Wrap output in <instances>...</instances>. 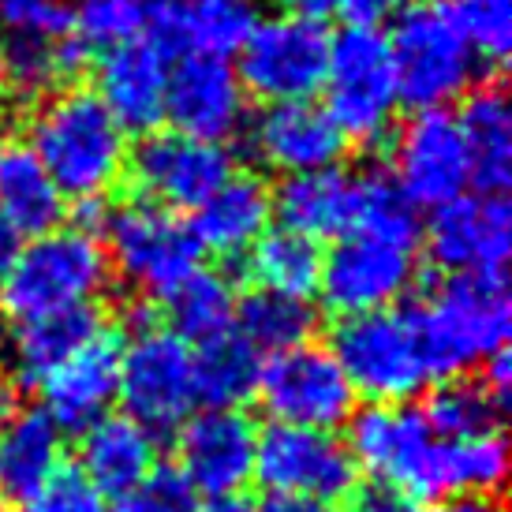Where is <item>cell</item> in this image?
I'll return each mask as SVG.
<instances>
[{
  "label": "cell",
  "mask_w": 512,
  "mask_h": 512,
  "mask_svg": "<svg viewBox=\"0 0 512 512\" xmlns=\"http://www.w3.org/2000/svg\"><path fill=\"white\" fill-rule=\"evenodd\" d=\"M30 150L64 199H105L128 172V131L86 86H60L30 116Z\"/></svg>",
  "instance_id": "obj_1"
},
{
  "label": "cell",
  "mask_w": 512,
  "mask_h": 512,
  "mask_svg": "<svg viewBox=\"0 0 512 512\" xmlns=\"http://www.w3.org/2000/svg\"><path fill=\"white\" fill-rule=\"evenodd\" d=\"M434 378H460L498 356L512 329L505 273H449L412 307Z\"/></svg>",
  "instance_id": "obj_2"
},
{
  "label": "cell",
  "mask_w": 512,
  "mask_h": 512,
  "mask_svg": "<svg viewBox=\"0 0 512 512\" xmlns=\"http://www.w3.org/2000/svg\"><path fill=\"white\" fill-rule=\"evenodd\" d=\"M109 273V255L94 232L57 225L15 251L12 270L0 281V311L23 322L64 307H90L109 288Z\"/></svg>",
  "instance_id": "obj_3"
},
{
  "label": "cell",
  "mask_w": 512,
  "mask_h": 512,
  "mask_svg": "<svg viewBox=\"0 0 512 512\" xmlns=\"http://www.w3.org/2000/svg\"><path fill=\"white\" fill-rule=\"evenodd\" d=\"M385 42L400 101L412 109H445L464 98L479 75V57L456 27L449 0H404Z\"/></svg>",
  "instance_id": "obj_4"
},
{
  "label": "cell",
  "mask_w": 512,
  "mask_h": 512,
  "mask_svg": "<svg viewBox=\"0 0 512 512\" xmlns=\"http://www.w3.org/2000/svg\"><path fill=\"white\" fill-rule=\"evenodd\" d=\"M329 352L348 374L356 397H367L370 404H408L430 382H438L412 307H385L341 318Z\"/></svg>",
  "instance_id": "obj_5"
},
{
  "label": "cell",
  "mask_w": 512,
  "mask_h": 512,
  "mask_svg": "<svg viewBox=\"0 0 512 512\" xmlns=\"http://www.w3.org/2000/svg\"><path fill=\"white\" fill-rule=\"evenodd\" d=\"M326 113L348 139L378 143L393 128L400 105L397 72L389 42L378 27H348L329 38L326 64Z\"/></svg>",
  "instance_id": "obj_6"
},
{
  "label": "cell",
  "mask_w": 512,
  "mask_h": 512,
  "mask_svg": "<svg viewBox=\"0 0 512 512\" xmlns=\"http://www.w3.org/2000/svg\"><path fill=\"white\" fill-rule=\"evenodd\" d=\"M109 266L143 296L165 299L184 277L202 266V243L180 214L157 202L113 206L105 217Z\"/></svg>",
  "instance_id": "obj_7"
},
{
  "label": "cell",
  "mask_w": 512,
  "mask_h": 512,
  "mask_svg": "<svg viewBox=\"0 0 512 512\" xmlns=\"http://www.w3.org/2000/svg\"><path fill=\"white\" fill-rule=\"evenodd\" d=\"M116 400H124V415L150 434L176 430L199 404L191 344L154 322L135 326L128 344H120Z\"/></svg>",
  "instance_id": "obj_8"
},
{
  "label": "cell",
  "mask_w": 512,
  "mask_h": 512,
  "mask_svg": "<svg viewBox=\"0 0 512 512\" xmlns=\"http://www.w3.org/2000/svg\"><path fill=\"white\" fill-rule=\"evenodd\" d=\"M348 453L374 479L404 486L412 498H445V438L430 430L423 408L412 404H370L352 412Z\"/></svg>",
  "instance_id": "obj_9"
},
{
  "label": "cell",
  "mask_w": 512,
  "mask_h": 512,
  "mask_svg": "<svg viewBox=\"0 0 512 512\" xmlns=\"http://www.w3.org/2000/svg\"><path fill=\"white\" fill-rule=\"evenodd\" d=\"M329 34L318 19L273 15L258 19L236 49V79L243 94H255L266 105L277 101H311L326 83Z\"/></svg>",
  "instance_id": "obj_10"
},
{
  "label": "cell",
  "mask_w": 512,
  "mask_h": 512,
  "mask_svg": "<svg viewBox=\"0 0 512 512\" xmlns=\"http://www.w3.org/2000/svg\"><path fill=\"white\" fill-rule=\"evenodd\" d=\"M258 400L273 423H292L307 430L344 427L356 412V389L329 348L299 344L288 348L258 374Z\"/></svg>",
  "instance_id": "obj_11"
},
{
  "label": "cell",
  "mask_w": 512,
  "mask_h": 512,
  "mask_svg": "<svg viewBox=\"0 0 512 512\" xmlns=\"http://www.w3.org/2000/svg\"><path fill=\"white\" fill-rule=\"evenodd\" d=\"M251 479L266 486V494H296L337 505L359 486V464L333 430L270 423L258 434Z\"/></svg>",
  "instance_id": "obj_12"
},
{
  "label": "cell",
  "mask_w": 512,
  "mask_h": 512,
  "mask_svg": "<svg viewBox=\"0 0 512 512\" xmlns=\"http://www.w3.org/2000/svg\"><path fill=\"white\" fill-rule=\"evenodd\" d=\"M415 285V247L393 240H378L367 232H348L322 255L318 292L333 314L385 311Z\"/></svg>",
  "instance_id": "obj_13"
},
{
  "label": "cell",
  "mask_w": 512,
  "mask_h": 512,
  "mask_svg": "<svg viewBox=\"0 0 512 512\" xmlns=\"http://www.w3.org/2000/svg\"><path fill=\"white\" fill-rule=\"evenodd\" d=\"M135 187L172 214L199 210L236 172L225 143H206L184 131H150L128 154Z\"/></svg>",
  "instance_id": "obj_14"
},
{
  "label": "cell",
  "mask_w": 512,
  "mask_h": 512,
  "mask_svg": "<svg viewBox=\"0 0 512 512\" xmlns=\"http://www.w3.org/2000/svg\"><path fill=\"white\" fill-rule=\"evenodd\" d=\"M389 176L415 210H438L471 187L468 146L449 109H415L393 143Z\"/></svg>",
  "instance_id": "obj_15"
},
{
  "label": "cell",
  "mask_w": 512,
  "mask_h": 512,
  "mask_svg": "<svg viewBox=\"0 0 512 512\" xmlns=\"http://www.w3.org/2000/svg\"><path fill=\"white\" fill-rule=\"evenodd\" d=\"M512 251V221L505 195L464 191L430 210L427 255L445 273H501Z\"/></svg>",
  "instance_id": "obj_16"
},
{
  "label": "cell",
  "mask_w": 512,
  "mask_h": 512,
  "mask_svg": "<svg viewBox=\"0 0 512 512\" xmlns=\"http://www.w3.org/2000/svg\"><path fill=\"white\" fill-rule=\"evenodd\" d=\"M258 430L240 408H206L176 427V468L199 494H240L255 471Z\"/></svg>",
  "instance_id": "obj_17"
},
{
  "label": "cell",
  "mask_w": 512,
  "mask_h": 512,
  "mask_svg": "<svg viewBox=\"0 0 512 512\" xmlns=\"http://www.w3.org/2000/svg\"><path fill=\"white\" fill-rule=\"evenodd\" d=\"M247 94H243L236 68L225 57H180L169 68V90H165V120L172 131H184L206 143H225L243 128L247 116Z\"/></svg>",
  "instance_id": "obj_18"
},
{
  "label": "cell",
  "mask_w": 512,
  "mask_h": 512,
  "mask_svg": "<svg viewBox=\"0 0 512 512\" xmlns=\"http://www.w3.org/2000/svg\"><path fill=\"white\" fill-rule=\"evenodd\" d=\"M251 150L262 157L273 172L299 176L341 165L348 150V135L337 128V120L326 113V105L311 101H277L266 105L262 116L251 124Z\"/></svg>",
  "instance_id": "obj_19"
},
{
  "label": "cell",
  "mask_w": 512,
  "mask_h": 512,
  "mask_svg": "<svg viewBox=\"0 0 512 512\" xmlns=\"http://www.w3.org/2000/svg\"><path fill=\"white\" fill-rule=\"evenodd\" d=\"M143 30L165 53L232 57L258 23V0H143Z\"/></svg>",
  "instance_id": "obj_20"
},
{
  "label": "cell",
  "mask_w": 512,
  "mask_h": 512,
  "mask_svg": "<svg viewBox=\"0 0 512 512\" xmlns=\"http://www.w3.org/2000/svg\"><path fill=\"white\" fill-rule=\"evenodd\" d=\"M172 60L150 38H131L105 49L94 68V94L124 131H150L165 120Z\"/></svg>",
  "instance_id": "obj_21"
},
{
  "label": "cell",
  "mask_w": 512,
  "mask_h": 512,
  "mask_svg": "<svg viewBox=\"0 0 512 512\" xmlns=\"http://www.w3.org/2000/svg\"><path fill=\"white\" fill-rule=\"evenodd\" d=\"M120 385V341L101 329L94 341H86L75 356H68L57 370H49L42 389V412L64 434H83L98 419L109 415Z\"/></svg>",
  "instance_id": "obj_22"
},
{
  "label": "cell",
  "mask_w": 512,
  "mask_h": 512,
  "mask_svg": "<svg viewBox=\"0 0 512 512\" xmlns=\"http://www.w3.org/2000/svg\"><path fill=\"white\" fill-rule=\"evenodd\" d=\"M363 199V172L352 169H318L285 176L273 191V214L281 225L296 228L311 240H341L359 221Z\"/></svg>",
  "instance_id": "obj_23"
},
{
  "label": "cell",
  "mask_w": 512,
  "mask_h": 512,
  "mask_svg": "<svg viewBox=\"0 0 512 512\" xmlns=\"http://www.w3.org/2000/svg\"><path fill=\"white\" fill-rule=\"evenodd\" d=\"M57 468H64V430L42 408H15L0 423V505H30Z\"/></svg>",
  "instance_id": "obj_24"
},
{
  "label": "cell",
  "mask_w": 512,
  "mask_h": 512,
  "mask_svg": "<svg viewBox=\"0 0 512 512\" xmlns=\"http://www.w3.org/2000/svg\"><path fill=\"white\" fill-rule=\"evenodd\" d=\"M273 221V191L251 172H232L210 199L195 210V236L202 251L221 258H240L258 243Z\"/></svg>",
  "instance_id": "obj_25"
},
{
  "label": "cell",
  "mask_w": 512,
  "mask_h": 512,
  "mask_svg": "<svg viewBox=\"0 0 512 512\" xmlns=\"http://www.w3.org/2000/svg\"><path fill=\"white\" fill-rule=\"evenodd\" d=\"M157 468V441L146 427L128 415H105L83 430L79 441V471L101 494H124L146 471Z\"/></svg>",
  "instance_id": "obj_26"
},
{
  "label": "cell",
  "mask_w": 512,
  "mask_h": 512,
  "mask_svg": "<svg viewBox=\"0 0 512 512\" xmlns=\"http://www.w3.org/2000/svg\"><path fill=\"white\" fill-rule=\"evenodd\" d=\"M471 161V184L486 195H505L512 180V113L498 83L471 90L464 109L456 113Z\"/></svg>",
  "instance_id": "obj_27"
},
{
  "label": "cell",
  "mask_w": 512,
  "mask_h": 512,
  "mask_svg": "<svg viewBox=\"0 0 512 512\" xmlns=\"http://www.w3.org/2000/svg\"><path fill=\"white\" fill-rule=\"evenodd\" d=\"M64 195L49 180L45 165L27 143H8L0 150V221L15 236H42L60 225Z\"/></svg>",
  "instance_id": "obj_28"
},
{
  "label": "cell",
  "mask_w": 512,
  "mask_h": 512,
  "mask_svg": "<svg viewBox=\"0 0 512 512\" xmlns=\"http://www.w3.org/2000/svg\"><path fill=\"white\" fill-rule=\"evenodd\" d=\"M101 314L98 307H64V311H49V314H34V318H23L19 329L12 337V352L15 370L27 385H38L49 374L57 370L68 356H75L86 341H94L101 333Z\"/></svg>",
  "instance_id": "obj_29"
},
{
  "label": "cell",
  "mask_w": 512,
  "mask_h": 512,
  "mask_svg": "<svg viewBox=\"0 0 512 512\" xmlns=\"http://www.w3.org/2000/svg\"><path fill=\"white\" fill-rule=\"evenodd\" d=\"M195 397L206 408H243L258 393L262 356L243 341L236 329H225L199 348H191Z\"/></svg>",
  "instance_id": "obj_30"
},
{
  "label": "cell",
  "mask_w": 512,
  "mask_h": 512,
  "mask_svg": "<svg viewBox=\"0 0 512 512\" xmlns=\"http://www.w3.org/2000/svg\"><path fill=\"white\" fill-rule=\"evenodd\" d=\"M232 326H236V333L255 348L258 356L262 352L281 356L288 348L311 344L314 329H318V314H314L311 299L255 288L243 299H236V322Z\"/></svg>",
  "instance_id": "obj_31"
},
{
  "label": "cell",
  "mask_w": 512,
  "mask_h": 512,
  "mask_svg": "<svg viewBox=\"0 0 512 512\" xmlns=\"http://www.w3.org/2000/svg\"><path fill=\"white\" fill-rule=\"evenodd\" d=\"M247 255H251V273H255L258 288L299 299H311L318 292L322 247H318V240L303 236L296 228H266Z\"/></svg>",
  "instance_id": "obj_32"
},
{
  "label": "cell",
  "mask_w": 512,
  "mask_h": 512,
  "mask_svg": "<svg viewBox=\"0 0 512 512\" xmlns=\"http://www.w3.org/2000/svg\"><path fill=\"white\" fill-rule=\"evenodd\" d=\"M86 49L79 38L68 42H30V38H4L0 45V83L12 86L15 94H53L68 83L86 60Z\"/></svg>",
  "instance_id": "obj_33"
},
{
  "label": "cell",
  "mask_w": 512,
  "mask_h": 512,
  "mask_svg": "<svg viewBox=\"0 0 512 512\" xmlns=\"http://www.w3.org/2000/svg\"><path fill=\"white\" fill-rule=\"evenodd\" d=\"M236 285L221 270H195L165 296L172 318V333H180L187 344L210 341L217 333L232 329L236 322Z\"/></svg>",
  "instance_id": "obj_34"
},
{
  "label": "cell",
  "mask_w": 512,
  "mask_h": 512,
  "mask_svg": "<svg viewBox=\"0 0 512 512\" xmlns=\"http://www.w3.org/2000/svg\"><path fill=\"white\" fill-rule=\"evenodd\" d=\"M505 475H509V445L501 430L445 441V468H441L445 498H494L505 486Z\"/></svg>",
  "instance_id": "obj_35"
},
{
  "label": "cell",
  "mask_w": 512,
  "mask_h": 512,
  "mask_svg": "<svg viewBox=\"0 0 512 512\" xmlns=\"http://www.w3.org/2000/svg\"><path fill=\"white\" fill-rule=\"evenodd\" d=\"M501 412L505 404L483 382H468V378H449L445 385H438L423 408L430 430L445 441L494 434L501 430Z\"/></svg>",
  "instance_id": "obj_36"
},
{
  "label": "cell",
  "mask_w": 512,
  "mask_h": 512,
  "mask_svg": "<svg viewBox=\"0 0 512 512\" xmlns=\"http://www.w3.org/2000/svg\"><path fill=\"white\" fill-rule=\"evenodd\" d=\"M352 232H367V236H378V240L415 247L419 236H423V225H419V210H415L412 199L397 187V180L382 169H367L363 172L359 221Z\"/></svg>",
  "instance_id": "obj_37"
},
{
  "label": "cell",
  "mask_w": 512,
  "mask_h": 512,
  "mask_svg": "<svg viewBox=\"0 0 512 512\" xmlns=\"http://www.w3.org/2000/svg\"><path fill=\"white\" fill-rule=\"evenodd\" d=\"M456 27L483 64H505L512 49V0H449Z\"/></svg>",
  "instance_id": "obj_38"
},
{
  "label": "cell",
  "mask_w": 512,
  "mask_h": 512,
  "mask_svg": "<svg viewBox=\"0 0 512 512\" xmlns=\"http://www.w3.org/2000/svg\"><path fill=\"white\" fill-rule=\"evenodd\" d=\"M143 0H83L75 12V34L86 49H113L143 34Z\"/></svg>",
  "instance_id": "obj_39"
},
{
  "label": "cell",
  "mask_w": 512,
  "mask_h": 512,
  "mask_svg": "<svg viewBox=\"0 0 512 512\" xmlns=\"http://www.w3.org/2000/svg\"><path fill=\"white\" fill-rule=\"evenodd\" d=\"M0 34L30 42H68L75 34V12L68 0H0Z\"/></svg>",
  "instance_id": "obj_40"
},
{
  "label": "cell",
  "mask_w": 512,
  "mask_h": 512,
  "mask_svg": "<svg viewBox=\"0 0 512 512\" xmlns=\"http://www.w3.org/2000/svg\"><path fill=\"white\" fill-rule=\"evenodd\" d=\"M199 490L180 468H150L135 486L116 494L109 512H199Z\"/></svg>",
  "instance_id": "obj_41"
},
{
  "label": "cell",
  "mask_w": 512,
  "mask_h": 512,
  "mask_svg": "<svg viewBox=\"0 0 512 512\" xmlns=\"http://www.w3.org/2000/svg\"><path fill=\"white\" fill-rule=\"evenodd\" d=\"M30 512H109V505L79 468H57L42 494L30 501Z\"/></svg>",
  "instance_id": "obj_42"
},
{
  "label": "cell",
  "mask_w": 512,
  "mask_h": 512,
  "mask_svg": "<svg viewBox=\"0 0 512 512\" xmlns=\"http://www.w3.org/2000/svg\"><path fill=\"white\" fill-rule=\"evenodd\" d=\"M344 512H423L419 498H412L404 486L385 483V479H370L348 494V509Z\"/></svg>",
  "instance_id": "obj_43"
},
{
  "label": "cell",
  "mask_w": 512,
  "mask_h": 512,
  "mask_svg": "<svg viewBox=\"0 0 512 512\" xmlns=\"http://www.w3.org/2000/svg\"><path fill=\"white\" fill-rule=\"evenodd\" d=\"M404 0H337V12L352 23V27H378L385 19L400 12Z\"/></svg>",
  "instance_id": "obj_44"
},
{
  "label": "cell",
  "mask_w": 512,
  "mask_h": 512,
  "mask_svg": "<svg viewBox=\"0 0 512 512\" xmlns=\"http://www.w3.org/2000/svg\"><path fill=\"white\" fill-rule=\"evenodd\" d=\"M255 512H341V509L333 501L296 498V494H266V501L255 505Z\"/></svg>",
  "instance_id": "obj_45"
},
{
  "label": "cell",
  "mask_w": 512,
  "mask_h": 512,
  "mask_svg": "<svg viewBox=\"0 0 512 512\" xmlns=\"http://www.w3.org/2000/svg\"><path fill=\"white\" fill-rule=\"evenodd\" d=\"M281 15H299V19H326L329 12H337V0H273Z\"/></svg>",
  "instance_id": "obj_46"
},
{
  "label": "cell",
  "mask_w": 512,
  "mask_h": 512,
  "mask_svg": "<svg viewBox=\"0 0 512 512\" xmlns=\"http://www.w3.org/2000/svg\"><path fill=\"white\" fill-rule=\"evenodd\" d=\"M430 512H505L494 498H445Z\"/></svg>",
  "instance_id": "obj_47"
},
{
  "label": "cell",
  "mask_w": 512,
  "mask_h": 512,
  "mask_svg": "<svg viewBox=\"0 0 512 512\" xmlns=\"http://www.w3.org/2000/svg\"><path fill=\"white\" fill-rule=\"evenodd\" d=\"M15 251H19V236H15L12 228L0 221V281H4V273L12 270Z\"/></svg>",
  "instance_id": "obj_48"
},
{
  "label": "cell",
  "mask_w": 512,
  "mask_h": 512,
  "mask_svg": "<svg viewBox=\"0 0 512 512\" xmlns=\"http://www.w3.org/2000/svg\"><path fill=\"white\" fill-rule=\"evenodd\" d=\"M199 512H255V505L240 494H225V498H210V505H199Z\"/></svg>",
  "instance_id": "obj_49"
},
{
  "label": "cell",
  "mask_w": 512,
  "mask_h": 512,
  "mask_svg": "<svg viewBox=\"0 0 512 512\" xmlns=\"http://www.w3.org/2000/svg\"><path fill=\"white\" fill-rule=\"evenodd\" d=\"M8 348H12V333H8V322H4V311H0V367L8 359Z\"/></svg>",
  "instance_id": "obj_50"
},
{
  "label": "cell",
  "mask_w": 512,
  "mask_h": 512,
  "mask_svg": "<svg viewBox=\"0 0 512 512\" xmlns=\"http://www.w3.org/2000/svg\"><path fill=\"white\" fill-rule=\"evenodd\" d=\"M12 412H15V397L8 393V389H4V385H0V423H4V419H8Z\"/></svg>",
  "instance_id": "obj_51"
},
{
  "label": "cell",
  "mask_w": 512,
  "mask_h": 512,
  "mask_svg": "<svg viewBox=\"0 0 512 512\" xmlns=\"http://www.w3.org/2000/svg\"><path fill=\"white\" fill-rule=\"evenodd\" d=\"M8 146V128H4V116H0V150Z\"/></svg>",
  "instance_id": "obj_52"
}]
</instances>
